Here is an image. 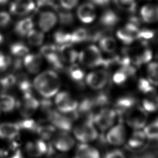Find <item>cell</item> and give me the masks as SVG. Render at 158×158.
<instances>
[{"instance_id": "obj_1", "label": "cell", "mask_w": 158, "mask_h": 158, "mask_svg": "<svg viewBox=\"0 0 158 158\" xmlns=\"http://www.w3.org/2000/svg\"><path fill=\"white\" fill-rule=\"evenodd\" d=\"M33 87L43 98L54 97L59 91L61 82L58 75L52 70H46L39 73L34 79Z\"/></svg>"}, {"instance_id": "obj_2", "label": "cell", "mask_w": 158, "mask_h": 158, "mask_svg": "<svg viewBox=\"0 0 158 158\" xmlns=\"http://www.w3.org/2000/svg\"><path fill=\"white\" fill-rule=\"evenodd\" d=\"M73 135L80 143H90L98 138V129L92 118L87 119L74 126Z\"/></svg>"}, {"instance_id": "obj_3", "label": "cell", "mask_w": 158, "mask_h": 158, "mask_svg": "<svg viewBox=\"0 0 158 158\" xmlns=\"http://www.w3.org/2000/svg\"><path fill=\"white\" fill-rule=\"evenodd\" d=\"M118 114L112 107H104L100 109L93 117V122L97 128L107 131L117 122Z\"/></svg>"}, {"instance_id": "obj_4", "label": "cell", "mask_w": 158, "mask_h": 158, "mask_svg": "<svg viewBox=\"0 0 158 158\" xmlns=\"http://www.w3.org/2000/svg\"><path fill=\"white\" fill-rule=\"evenodd\" d=\"M78 60L82 65L89 68L104 66L105 62L99 49L95 45H89L79 52Z\"/></svg>"}, {"instance_id": "obj_5", "label": "cell", "mask_w": 158, "mask_h": 158, "mask_svg": "<svg viewBox=\"0 0 158 158\" xmlns=\"http://www.w3.org/2000/svg\"><path fill=\"white\" fill-rule=\"evenodd\" d=\"M126 125L133 130H141L148 122V113L142 107L134 106L125 114Z\"/></svg>"}, {"instance_id": "obj_6", "label": "cell", "mask_w": 158, "mask_h": 158, "mask_svg": "<svg viewBox=\"0 0 158 158\" xmlns=\"http://www.w3.org/2000/svg\"><path fill=\"white\" fill-rule=\"evenodd\" d=\"M127 138L126 127L120 122H117L106 131V141L110 145L114 147H119L126 143Z\"/></svg>"}, {"instance_id": "obj_7", "label": "cell", "mask_w": 158, "mask_h": 158, "mask_svg": "<svg viewBox=\"0 0 158 158\" xmlns=\"http://www.w3.org/2000/svg\"><path fill=\"white\" fill-rule=\"evenodd\" d=\"M54 105L62 114L75 112L78 107L77 101L67 91H59L54 96Z\"/></svg>"}, {"instance_id": "obj_8", "label": "cell", "mask_w": 158, "mask_h": 158, "mask_svg": "<svg viewBox=\"0 0 158 158\" xmlns=\"http://www.w3.org/2000/svg\"><path fill=\"white\" fill-rule=\"evenodd\" d=\"M139 22L137 19H133L123 27L119 28L116 33L117 37L123 43L129 44L137 40L139 32Z\"/></svg>"}, {"instance_id": "obj_9", "label": "cell", "mask_w": 158, "mask_h": 158, "mask_svg": "<svg viewBox=\"0 0 158 158\" xmlns=\"http://www.w3.org/2000/svg\"><path fill=\"white\" fill-rule=\"evenodd\" d=\"M109 79V72L106 70L100 69L89 73L85 77V80L91 89L101 90L107 85Z\"/></svg>"}, {"instance_id": "obj_10", "label": "cell", "mask_w": 158, "mask_h": 158, "mask_svg": "<svg viewBox=\"0 0 158 158\" xmlns=\"http://www.w3.org/2000/svg\"><path fill=\"white\" fill-rule=\"evenodd\" d=\"M52 144L56 149L64 153L70 151L74 147L75 139L66 131L62 130L53 135Z\"/></svg>"}, {"instance_id": "obj_11", "label": "cell", "mask_w": 158, "mask_h": 158, "mask_svg": "<svg viewBox=\"0 0 158 158\" xmlns=\"http://www.w3.org/2000/svg\"><path fill=\"white\" fill-rule=\"evenodd\" d=\"M17 106L20 114L23 117L28 118L37 110L39 107V102L30 92L23 94L22 99Z\"/></svg>"}, {"instance_id": "obj_12", "label": "cell", "mask_w": 158, "mask_h": 158, "mask_svg": "<svg viewBox=\"0 0 158 158\" xmlns=\"http://www.w3.org/2000/svg\"><path fill=\"white\" fill-rule=\"evenodd\" d=\"M41 55L46 58L48 62L56 69H60L63 67V62L59 54L58 48L54 45L48 44L43 46L40 50Z\"/></svg>"}, {"instance_id": "obj_13", "label": "cell", "mask_w": 158, "mask_h": 158, "mask_svg": "<svg viewBox=\"0 0 158 158\" xmlns=\"http://www.w3.org/2000/svg\"><path fill=\"white\" fill-rule=\"evenodd\" d=\"M25 151L28 156L33 158L42 157L48 151V146L41 139L28 141L25 146Z\"/></svg>"}, {"instance_id": "obj_14", "label": "cell", "mask_w": 158, "mask_h": 158, "mask_svg": "<svg viewBox=\"0 0 158 158\" xmlns=\"http://www.w3.org/2000/svg\"><path fill=\"white\" fill-rule=\"evenodd\" d=\"M34 0H14L10 6V12L16 15H25L34 10Z\"/></svg>"}, {"instance_id": "obj_15", "label": "cell", "mask_w": 158, "mask_h": 158, "mask_svg": "<svg viewBox=\"0 0 158 158\" xmlns=\"http://www.w3.org/2000/svg\"><path fill=\"white\" fill-rule=\"evenodd\" d=\"M57 19V15L52 11L46 10L41 12L38 19L40 30L43 32L49 31L56 25Z\"/></svg>"}, {"instance_id": "obj_16", "label": "cell", "mask_w": 158, "mask_h": 158, "mask_svg": "<svg viewBox=\"0 0 158 158\" xmlns=\"http://www.w3.org/2000/svg\"><path fill=\"white\" fill-rule=\"evenodd\" d=\"M77 17L84 23H92L96 17V9L92 2H85L81 4L77 10Z\"/></svg>"}, {"instance_id": "obj_17", "label": "cell", "mask_w": 158, "mask_h": 158, "mask_svg": "<svg viewBox=\"0 0 158 158\" xmlns=\"http://www.w3.org/2000/svg\"><path fill=\"white\" fill-rule=\"evenodd\" d=\"M43 63L42 56L38 54H27L23 59V65L26 70L30 73H37L41 69Z\"/></svg>"}, {"instance_id": "obj_18", "label": "cell", "mask_w": 158, "mask_h": 158, "mask_svg": "<svg viewBox=\"0 0 158 158\" xmlns=\"http://www.w3.org/2000/svg\"><path fill=\"white\" fill-rule=\"evenodd\" d=\"M19 123L13 122H4L0 123V138L4 139H13L17 137L20 131Z\"/></svg>"}, {"instance_id": "obj_19", "label": "cell", "mask_w": 158, "mask_h": 158, "mask_svg": "<svg viewBox=\"0 0 158 158\" xmlns=\"http://www.w3.org/2000/svg\"><path fill=\"white\" fill-rule=\"evenodd\" d=\"M148 139L143 129L133 130L131 135L128 136L126 143L130 148L137 149L143 147Z\"/></svg>"}, {"instance_id": "obj_20", "label": "cell", "mask_w": 158, "mask_h": 158, "mask_svg": "<svg viewBox=\"0 0 158 158\" xmlns=\"http://www.w3.org/2000/svg\"><path fill=\"white\" fill-rule=\"evenodd\" d=\"M74 158H101V154L89 143H80L76 149Z\"/></svg>"}, {"instance_id": "obj_21", "label": "cell", "mask_w": 158, "mask_h": 158, "mask_svg": "<svg viewBox=\"0 0 158 158\" xmlns=\"http://www.w3.org/2000/svg\"><path fill=\"white\" fill-rule=\"evenodd\" d=\"M61 60L64 63L73 64L78 59V52L69 44L61 45L58 48Z\"/></svg>"}, {"instance_id": "obj_22", "label": "cell", "mask_w": 158, "mask_h": 158, "mask_svg": "<svg viewBox=\"0 0 158 158\" xmlns=\"http://www.w3.org/2000/svg\"><path fill=\"white\" fill-rule=\"evenodd\" d=\"M141 18L146 23H155L158 21V6L146 4L140 9Z\"/></svg>"}, {"instance_id": "obj_23", "label": "cell", "mask_w": 158, "mask_h": 158, "mask_svg": "<svg viewBox=\"0 0 158 158\" xmlns=\"http://www.w3.org/2000/svg\"><path fill=\"white\" fill-rule=\"evenodd\" d=\"M120 21L118 14L111 9L105 10L99 19V23L104 27L109 30L115 26Z\"/></svg>"}, {"instance_id": "obj_24", "label": "cell", "mask_w": 158, "mask_h": 158, "mask_svg": "<svg viewBox=\"0 0 158 158\" xmlns=\"http://www.w3.org/2000/svg\"><path fill=\"white\" fill-rule=\"evenodd\" d=\"M141 107L147 113L158 111V94L156 91L145 95L142 100Z\"/></svg>"}, {"instance_id": "obj_25", "label": "cell", "mask_w": 158, "mask_h": 158, "mask_svg": "<svg viewBox=\"0 0 158 158\" xmlns=\"http://www.w3.org/2000/svg\"><path fill=\"white\" fill-rule=\"evenodd\" d=\"M135 99L131 96H123L118 98L115 103V109L118 115L125 114L127 111L136 106Z\"/></svg>"}, {"instance_id": "obj_26", "label": "cell", "mask_w": 158, "mask_h": 158, "mask_svg": "<svg viewBox=\"0 0 158 158\" xmlns=\"http://www.w3.org/2000/svg\"><path fill=\"white\" fill-rule=\"evenodd\" d=\"M17 106V101L12 95L8 94L0 95V111L6 113L10 112Z\"/></svg>"}, {"instance_id": "obj_27", "label": "cell", "mask_w": 158, "mask_h": 158, "mask_svg": "<svg viewBox=\"0 0 158 158\" xmlns=\"http://www.w3.org/2000/svg\"><path fill=\"white\" fill-rule=\"evenodd\" d=\"M33 27L34 23L33 19L30 17H26L17 22L15 26V31L19 35L25 36L33 29Z\"/></svg>"}, {"instance_id": "obj_28", "label": "cell", "mask_w": 158, "mask_h": 158, "mask_svg": "<svg viewBox=\"0 0 158 158\" xmlns=\"http://www.w3.org/2000/svg\"><path fill=\"white\" fill-rule=\"evenodd\" d=\"M60 113L59 114L56 112L51 114L50 115V119L55 126L60 128L63 131H67L70 128V122L67 117H64Z\"/></svg>"}, {"instance_id": "obj_29", "label": "cell", "mask_w": 158, "mask_h": 158, "mask_svg": "<svg viewBox=\"0 0 158 158\" xmlns=\"http://www.w3.org/2000/svg\"><path fill=\"white\" fill-rule=\"evenodd\" d=\"M99 46L105 52L112 53L116 50L117 42L114 38L109 36H105L100 38Z\"/></svg>"}, {"instance_id": "obj_30", "label": "cell", "mask_w": 158, "mask_h": 158, "mask_svg": "<svg viewBox=\"0 0 158 158\" xmlns=\"http://www.w3.org/2000/svg\"><path fill=\"white\" fill-rule=\"evenodd\" d=\"M27 38L28 43L34 46H38L43 44L44 40V32L42 31L32 29L27 35Z\"/></svg>"}, {"instance_id": "obj_31", "label": "cell", "mask_w": 158, "mask_h": 158, "mask_svg": "<svg viewBox=\"0 0 158 158\" xmlns=\"http://www.w3.org/2000/svg\"><path fill=\"white\" fill-rule=\"evenodd\" d=\"M89 40V31L83 28H79L70 33V43H79Z\"/></svg>"}, {"instance_id": "obj_32", "label": "cell", "mask_w": 158, "mask_h": 158, "mask_svg": "<svg viewBox=\"0 0 158 158\" xmlns=\"http://www.w3.org/2000/svg\"><path fill=\"white\" fill-rule=\"evenodd\" d=\"M68 73L71 79L78 83L82 82L85 79L84 71L77 65L72 64L68 70Z\"/></svg>"}, {"instance_id": "obj_33", "label": "cell", "mask_w": 158, "mask_h": 158, "mask_svg": "<svg viewBox=\"0 0 158 158\" xmlns=\"http://www.w3.org/2000/svg\"><path fill=\"white\" fill-rule=\"evenodd\" d=\"M10 51L11 54L16 57H23L29 53L28 48L21 42L13 43L10 46Z\"/></svg>"}, {"instance_id": "obj_34", "label": "cell", "mask_w": 158, "mask_h": 158, "mask_svg": "<svg viewBox=\"0 0 158 158\" xmlns=\"http://www.w3.org/2000/svg\"><path fill=\"white\" fill-rule=\"evenodd\" d=\"M143 130L148 139H158V118L156 119L151 123H147Z\"/></svg>"}, {"instance_id": "obj_35", "label": "cell", "mask_w": 158, "mask_h": 158, "mask_svg": "<svg viewBox=\"0 0 158 158\" xmlns=\"http://www.w3.org/2000/svg\"><path fill=\"white\" fill-rule=\"evenodd\" d=\"M148 80L153 85H158V62H150L147 67Z\"/></svg>"}, {"instance_id": "obj_36", "label": "cell", "mask_w": 158, "mask_h": 158, "mask_svg": "<svg viewBox=\"0 0 158 158\" xmlns=\"http://www.w3.org/2000/svg\"><path fill=\"white\" fill-rule=\"evenodd\" d=\"M114 2L118 9L126 12L133 13L136 10L135 0H114Z\"/></svg>"}, {"instance_id": "obj_37", "label": "cell", "mask_w": 158, "mask_h": 158, "mask_svg": "<svg viewBox=\"0 0 158 158\" xmlns=\"http://www.w3.org/2000/svg\"><path fill=\"white\" fill-rule=\"evenodd\" d=\"M54 39L56 43L60 46L69 44L70 43V33L63 30H59L54 33Z\"/></svg>"}, {"instance_id": "obj_38", "label": "cell", "mask_w": 158, "mask_h": 158, "mask_svg": "<svg viewBox=\"0 0 158 158\" xmlns=\"http://www.w3.org/2000/svg\"><path fill=\"white\" fill-rule=\"evenodd\" d=\"M138 86L140 91L144 95L156 91L153 85L148 79L144 78H141L139 80Z\"/></svg>"}, {"instance_id": "obj_39", "label": "cell", "mask_w": 158, "mask_h": 158, "mask_svg": "<svg viewBox=\"0 0 158 158\" xmlns=\"http://www.w3.org/2000/svg\"><path fill=\"white\" fill-rule=\"evenodd\" d=\"M130 77L121 69H119L113 75V81L118 85H121L127 82Z\"/></svg>"}, {"instance_id": "obj_40", "label": "cell", "mask_w": 158, "mask_h": 158, "mask_svg": "<svg viewBox=\"0 0 158 158\" xmlns=\"http://www.w3.org/2000/svg\"><path fill=\"white\" fill-rule=\"evenodd\" d=\"M154 36V31L150 29L144 28L139 30L138 33L137 40H140L143 41H146L152 39Z\"/></svg>"}, {"instance_id": "obj_41", "label": "cell", "mask_w": 158, "mask_h": 158, "mask_svg": "<svg viewBox=\"0 0 158 158\" xmlns=\"http://www.w3.org/2000/svg\"><path fill=\"white\" fill-rule=\"evenodd\" d=\"M10 62V57L0 51V72L7 69Z\"/></svg>"}, {"instance_id": "obj_42", "label": "cell", "mask_w": 158, "mask_h": 158, "mask_svg": "<svg viewBox=\"0 0 158 158\" xmlns=\"http://www.w3.org/2000/svg\"><path fill=\"white\" fill-rule=\"evenodd\" d=\"M61 6L66 10H70L75 7L79 0H59Z\"/></svg>"}, {"instance_id": "obj_43", "label": "cell", "mask_w": 158, "mask_h": 158, "mask_svg": "<svg viewBox=\"0 0 158 158\" xmlns=\"http://www.w3.org/2000/svg\"><path fill=\"white\" fill-rule=\"evenodd\" d=\"M104 158H126V156L121 150L115 149L107 152Z\"/></svg>"}, {"instance_id": "obj_44", "label": "cell", "mask_w": 158, "mask_h": 158, "mask_svg": "<svg viewBox=\"0 0 158 158\" xmlns=\"http://www.w3.org/2000/svg\"><path fill=\"white\" fill-rule=\"evenodd\" d=\"M15 77H14L13 75H8L1 78L0 80V83L2 86L4 88H7L12 85L15 82Z\"/></svg>"}, {"instance_id": "obj_45", "label": "cell", "mask_w": 158, "mask_h": 158, "mask_svg": "<svg viewBox=\"0 0 158 158\" xmlns=\"http://www.w3.org/2000/svg\"><path fill=\"white\" fill-rule=\"evenodd\" d=\"M11 18L9 14L7 12H0V27H6L10 22Z\"/></svg>"}, {"instance_id": "obj_46", "label": "cell", "mask_w": 158, "mask_h": 158, "mask_svg": "<svg viewBox=\"0 0 158 158\" xmlns=\"http://www.w3.org/2000/svg\"><path fill=\"white\" fill-rule=\"evenodd\" d=\"M60 21L62 23L69 25L73 21V17L70 13L69 12H62L59 16Z\"/></svg>"}, {"instance_id": "obj_47", "label": "cell", "mask_w": 158, "mask_h": 158, "mask_svg": "<svg viewBox=\"0 0 158 158\" xmlns=\"http://www.w3.org/2000/svg\"><path fill=\"white\" fill-rule=\"evenodd\" d=\"M91 1L93 4H96L97 5L101 6H107L110 2V0H91Z\"/></svg>"}, {"instance_id": "obj_48", "label": "cell", "mask_w": 158, "mask_h": 158, "mask_svg": "<svg viewBox=\"0 0 158 158\" xmlns=\"http://www.w3.org/2000/svg\"><path fill=\"white\" fill-rule=\"evenodd\" d=\"M54 158H70V157L65 154H57Z\"/></svg>"}, {"instance_id": "obj_49", "label": "cell", "mask_w": 158, "mask_h": 158, "mask_svg": "<svg viewBox=\"0 0 158 158\" xmlns=\"http://www.w3.org/2000/svg\"><path fill=\"white\" fill-rule=\"evenodd\" d=\"M4 41V38H3V36L1 33H0V44H1Z\"/></svg>"}, {"instance_id": "obj_50", "label": "cell", "mask_w": 158, "mask_h": 158, "mask_svg": "<svg viewBox=\"0 0 158 158\" xmlns=\"http://www.w3.org/2000/svg\"><path fill=\"white\" fill-rule=\"evenodd\" d=\"M9 0H0V4H6L7 2H8Z\"/></svg>"}, {"instance_id": "obj_51", "label": "cell", "mask_w": 158, "mask_h": 158, "mask_svg": "<svg viewBox=\"0 0 158 158\" xmlns=\"http://www.w3.org/2000/svg\"><path fill=\"white\" fill-rule=\"evenodd\" d=\"M0 112H1V111H0Z\"/></svg>"}]
</instances>
